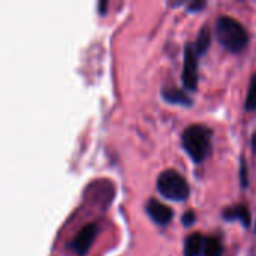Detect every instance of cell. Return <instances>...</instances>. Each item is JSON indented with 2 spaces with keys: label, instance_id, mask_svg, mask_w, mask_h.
<instances>
[{
  "label": "cell",
  "instance_id": "obj_1",
  "mask_svg": "<svg viewBox=\"0 0 256 256\" xmlns=\"http://www.w3.org/2000/svg\"><path fill=\"white\" fill-rule=\"evenodd\" d=\"M216 39L230 52H240L249 44V34L244 26L232 16L220 15L214 26Z\"/></svg>",
  "mask_w": 256,
  "mask_h": 256
},
{
  "label": "cell",
  "instance_id": "obj_2",
  "mask_svg": "<svg viewBox=\"0 0 256 256\" xmlns=\"http://www.w3.org/2000/svg\"><path fill=\"white\" fill-rule=\"evenodd\" d=\"M213 132L204 124H190L182 134V147L195 164L204 162L212 152Z\"/></svg>",
  "mask_w": 256,
  "mask_h": 256
},
{
  "label": "cell",
  "instance_id": "obj_3",
  "mask_svg": "<svg viewBox=\"0 0 256 256\" xmlns=\"http://www.w3.org/2000/svg\"><path fill=\"white\" fill-rule=\"evenodd\" d=\"M158 192L170 201H186L190 195V186L188 180L174 170H165L159 174L156 182Z\"/></svg>",
  "mask_w": 256,
  "mask_h": 256
},
{
  "label": "cell",
  "instance_id": "obj_4",
  "mask_svg": "<svg viewBox=\"0 0 256 256\" xmlns=\"http://www.w3.org/2000/svg\"><path fill=\"white\" fill-rule=\"evenodd\" d=\"M198 52L195 50V45L192 42H188L184 45V60H183V74L182 81L184 88L195 92L198 88Z\"/></svg>",
  "mask_w": 256,
  "mask_h": 256
},
{
  "label": "cell",
  "instance_id": "obj_5",
  "mask_svg": "<svg viewBox=\"0 0 256 256\" xmlns=\"http://www.w3.org/2000/svg\"><path fill=\"white\" fill-rule=\"evenodd\" d=\"M146 213L148 214V218L159 226H166L171 224L172 218H174V212L171 207H168L166 204H162L158 200L150 198L146 204Z\"/></svg>",
  "mask_w": 256,
  "mask_h": 256
},
{
  "label": "cell",
  "instance_id": "obj_6",
  "mask_svg": "<svg viewBox=\"0 0 256 256\" xmlns=\"http://www.w3.org/2000/svg\"><path fill=\"white\" fill-rule=\"evenodd\" d=\"M98 225L96 224H88L86 225L72 240L70 243V249L72 252H75L76 255H86L88 252V249L92 248L96 236H98Z\"/></svg>",
  "mask_w": 256,
  "mask_h": 256
},
{
  "label": "cell",
  "instance_id": "obj_7",
  "mask_svg": "<svg viewBox=\"0 0 256 256\" xmlns=\"http://www.w3.org/2000/svg\"><path fill=\"white\" fill-rule=\"evenodd\" d=\"M162 98L164 100L174 104V105H183V106H190L194 104V100L180 88L172 87V86H165L162 88Z\"/></svg>",
  "mask_w": 256,
  "mask_h": 256
},
{
  "label": "cell",
  "instance_id": "obj_8",
  "mask_svg": "<svg viewBox=\"0 0 256 256\" xmlns=\"http://www.w3.org/2000/svg\"><path fill=\"white\" fill-rule=\"evenodd\" d=\"M222 216H224L225 220H230V222L238 220V222H242L246 228L250 226V213H249L248 207L243 206V204H237V206H232V207L225 208L224 213H222Z\"/></svg>",
  "mask_w": 256,
  "mask_h": 256
},
{
  "label": "cell",
  "instance_id": "obj_9",
  "mask_svg": "<svg viewBox=\"0 0 256 256\" xmlns=\"http://www.w3.org/2000/svg\"><path fill=\"white\" fill-rule=\"evenodd\" d=\"M206 238L200 232H192L184 240V256H200L204 250Z\"/></svg>",
  "mask_w": 256,
  "mask_h": 256
},
{
  "label": "cell",
  "instance_id": "obj_10",
  "mask_svg": "<svg viewBox=\"0 0 256 256\" xmlns=\"http://www.w3.org/2000/svg\"><path fill=\"white\" fill-rule=\"evenodd\" d=\"M212 44V32H210V27L208 26H202L198 36H196V40L194 42L195 45V50L198 52V56H202L207 52L208 46Z\"/></svg>",
  "mask_w": 256,
  "mask_h": 256
},
{
  "label": "cell",
  "instance_id": "obj_11",
  "mask_svg": "<svg viewBox=\"0 0 256 256\" xmlns=\"http://www.w3.org/2000/svg\"><path fill=\"white\" fill-rule=\"evenodd\" d=\"M224 255V246L218 237H206L204 242V250L202 256H222Z\"/></svg>",
  "mask_w": 256,
  "mask_h": 256
},
{
  "label": "cell",
  "instance_id": "obj_12",
  "mask_svg": "<svg viewBox=\"0 0 256 256\" xmlns=\"http://www.w3.org/2000/svg\"><path fill=\"white\" fill-rule=\"evenodd\" d=\"M248 111H256V72L250 76L249 82V90H248V98L244 104Z\"/></svg>",
  "mask_w": 256,
  "mask_h": 256
},
{
  "label": "cell",
  "instance_id": "obj_13",
  "mask_svg": "<svg viewBox=\"0 0 256 256\" xmlns=\"http://www.w3.org/2000/svg\"><path fill=\"white\" fill-rule=\"evenodd\" d=\"M240 183L243 188L249 186V177H248V165H246V159L242 158L240 159Z\"/></svg>",
  "mask_w": 256,
  "mask_h": 256
},
{
  "label": "cell",
  "instance_id": "obj_14",
  "mask_svg": "<svg viewBox=\"0 0 256 256\" xmlns=\"http://www.w3.org/2000/svg\"><path fill=\"white\" fill-rule=\"evenodd\" d=\"M195 220H196V218H195V212L194 210H188L183 214V218H182V224L184 226H192L195 224Z\"/></svg>",
  "mask_w": 256,
  "mask_h": 256
},
{
  "label": "cell",
  "instance_id": "obj_15",
  "mask_svg": "<svg viewBox=\"0 0 256 256\" xmlns=\"http://www.w3.org/2000/svg\"><path fill=\"white\" fill-rule=\"evenodd\" d=\"M206 4H207L206 2H192V3L188 6V9L192 10V12H196V10H200V9H204Z\"/></svg>",
  "mask_w": 256,
  "mask_h": 256
},
{
  "label": "cell",
  "instance_id": "obj_16",
  "mask_svg": "<svg viewBox=\"0 0 256 256\" xmlns=\"http://www.w3.org/2000/svg\"><path fill=\"white\" fill-rule=\"evenodd\" d=\"M106 6H108V3H106L105 0H102V2H99V3H98V10H99V14H100V15H105V12H106Z\"/></svg>",
  "mask_w": 256,
  "mask_h": 256
},
{
  "label": "cell",
  "instance_id": "obj_17",
  "mask_svg": "<svg viewBox=\"0 0 256 256\" xmlns=\"http://www.w3.org/2000/svg\"><path fill=\"white\" fill-rule=\"evenodd\" d=\"M250 146H252V150L255 152V154H256V130L254 132V135H252V140H250Z\"/></svg>",
  "mask_w": 256,
  "mask_h": 256
},
{
  "label": "cell",
  "instance_id": "obj_18",
  "mask_svg": "<svg viewBox=\"0 0 256 256\" xmlns=\"http://www.w3.org/2000/svg\"><path fill=\"white\" fill-rule=\"evenodd\" d=\"M255 231H256V225H255Z\"/></svg>",
  "mask_w": 256,
  "mask_h": 256
}]
</instances>
